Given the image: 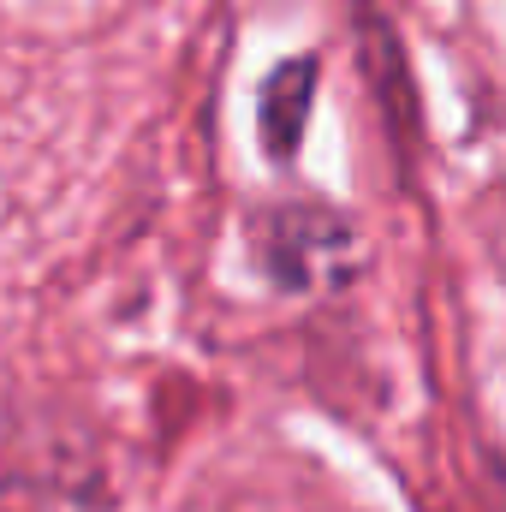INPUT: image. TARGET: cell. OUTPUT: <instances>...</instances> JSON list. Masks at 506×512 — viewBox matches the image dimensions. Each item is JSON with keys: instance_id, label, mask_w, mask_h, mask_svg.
Instances as JSON below:
<instances>
[{"instance_id": "6da1fadb", "label": "cell", "mask_w": 506, "mask_h": 512, "mask_svg": "<svg viewBox=\"0 0 506 512\" xmlns=\"http://www.w3.org/2000/svg\"><path fill=\"white\" fill-rule=\"evenodd\" d=\"M310 96H316V60H292L268 78L262 102H256V126H262V143L268 155H292L298 137H304V120H310Z\"/></svg>"}]
</instances>
